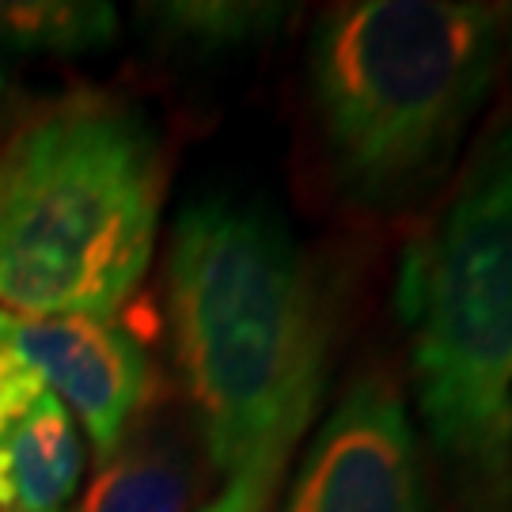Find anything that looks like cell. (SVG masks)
<instances>
[{"mask_svg":"<svg viewBox=\"0 0 512 512\" xmlns=\"http://www.w3.org/2000/svg\"><path fill=\"white\" fill-rule=\"evenodd\" d=\"M164 145L141 107L76 92L0 145V311L110 319L141 289L164 205Z\"/></svg>","mask_w":512,"mask_h":512,"instance_id":"obj_4","label":"cell"},{"mask_svg":"<svg viewBox=\"0 0 512 512\" xmlns=\"http://www.w3.org/2000/svg\"><path fill=\"white\" fill-rule=\"evenodd\" d=\"M145 16L171 46L220 54V50H243L274 35L289 16V8L239 4V0H183V4H152L145 8Z\"/></svg>","mask_w":512,"mask_h":512,"instance_id":"obj_10","label":"cell"},{"mask_svg":"<svg viewBox=\"0 0 512 512\" xmlns=\"http://www.w3.org/2000/svg\"><path fill=\"white\" fill-rule=\"evenodd\" d=\"M410 387L459 512H512V118L399 262Z\"/></svg>","mask_w":512,"mask_h":512,"instance_id":"obj_3","label":"cell"},{"mask_svg":"<svg viewBox=\"0 0 512 512\" xmlns=\"http://www.w3.org/2000/svg\"><path fill=\"white\" fill-rule=\"evenodd\" d=\"M505 61H512V4H505Z\"/></svg>","mask_w":512,"mask_h":512,"instance_id":"obj_12","label":"cell"},{"mask_svg":"<svg viewBox=\"0 0 512 512\" xmlns=\"http://www.w3.org/2000/svg\"><path fill=\"white\" fill-rule=\"evenodd\" d=\"M80 475V425L0 338V512H57Z\"/></svg>","mask_w":512,"mask_h":512,"instance_id":"obj_7","label":"cell"},{"mask_svg":"<svg viewBox=\"0 0 512 512\" xmlns=\"http://www.w3.org/2000/svg\"><path fill=\"white\" fill-rule=\"evenodd\" d=\"M0 338L73 414L99 463L114 456L152 391L145 346L126 327L88 315L23 319L4 311Z\"/></svg>","mask_w":512,"mask_h":512,"instance_id":"obj_6","label":"cell"},{"mask_svg":"<svg viewBox=\"0 0 512 512\" xmlns=\"http://www.w3.org/2000/svg\"><path fill=\"white\" fill-rule=\"evenodd\" d=\"M118 35L110 4L88 0H0V42L35 54H95Z\"/></svg>","mask_w":512,"mask_h":512,"instance_id":"obj_9","label":"cell"},{"mask_svg":"<svg viewBox=\"0 0 512 512\" xmlns=\"http://www.w3.org/2000/svg\"><path fill=\"white\" fill-rule=\"evenodd\" d=\"M293 452H262V456L247 459L243 467H236L232 475L224 478V490H220L202 512H270L274 494L285 478Z\"/></svg>","mask_w":512,"mask_h":512,"instance_id":"obj_11","label":"cell"},{"mask_svg":"<svg viewBox=\"0 0 512 512\" xmlns=\"http://www.w3.org/2000/svg\"><path fill=\"white\" fill-rule=\"evenodd\" d=\"M0 99H4V73H0Z\"/></svg>","mask_w":512,"mask_h":512,"instance_id":"obj_13","label":"cell"},{"mask_svg":"<svg viewBox=\"0 0 512 512\" xmlns=\"http://www.w3.org/2000/svg\"><path fill=\"white\" fill-rule=\"evenodd\" d=\"M175 361L209 467L293 452L327 384L330 327L304 247L266 205L190 202L167 247Z\"/></svg>","mask_w":512,"mask_h":512,"instance_id":"obj_1","label":"cell"},{"mask_svg":"<svg viewBox=\"0 0 512 512\" xmlns=\"http://www.w3.org/2000/svg\"><path fill=\"white\" fill-rule=\"evenodd\" d=\"M505 65V4L353 0L327 8L308 88L330 171L365 209L421 202L456 164Z\"/></svg>","mask_w":512,"mask_h":512,"instance_id":"obj_2","label":"cell"},{"mask_svg":"<svg viewBox=\"0 0 512 512\" xmlns=\"http://www.w3.org/2000/svg\"><path fill=\"white\" fill-rule=\"evenodd\" d=\"M281 512H433L399 384L372 368L342 391L300 459Z\"/></svg>","mask_w":512,"mask_h":512,"instance_id":"obj_5","label":"cell"},{"mask_svg":"<svg viewBox=\"0 0 512 512\" xmlns=\"http://www.w3.org/2000/svg\"><path fill=\"white\" fill-rule=\"evenodd\" d=\"M198 490L194 459L164 429H129L118 452L99 463L80 512H190Z\"/></svg>","mask_w":512,"mask_h":512,"instance_id":"obj_8","label":"cell"}]
</instances>
